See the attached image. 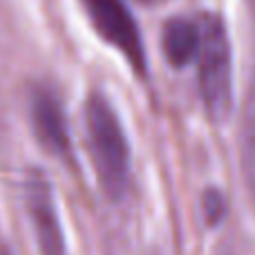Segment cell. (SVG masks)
I'll return each mask as SVG.
<instances>
[{"instance_id":"obj_2","label":"cell","mask_w":255,"mask_h":255,"mask_svg":"<svg viewBox=\"0 0 255 255\" xmlns=\"http://www.w3.org/2000/svg\"><path fill=\"white\" fill-rule=\"evenodd\" d=\"M199 94L206 115L222 124L233 110V54L222 18H202V47L197 54Z\"/></svg>"},{"instance_id":"obj_7","label":"cell","mask_w":255,"mask_h":255,"mask_svg":"<svg viewBox=\"0 0 255 255\" xmlns=\"http://www.w3.org/2000/svg\"><path fill=\"white\" fill-rule=\"evenodd\" d=\"M242 170H244V179L247 186L251 190V195L255 197V110L247 117L244 121V130H242Z\"/></svg>"},{"instance_id":"obj_8","label":"cell","mask_w":255,"mask_h":255,"mask_svg":"<svg viewBox=\"0 0 255 255\" xmlns=\"http://www.w3.org/2000/svg\"><path fill=\"white\" fill-rule=\"evenodd\" d=\"M202 213L204 220L211 226H217L226 215V199L217 188H208L202 197Z\"/></svg>"},{"instance_id":"obj_6","label":"cell","mask_w":255,"mask_h":255,"mask_svg":"<svg viewBox=\"0 0 255 255\" xmlns=\"http://www.w3.org/2000/svg\"><path fill=\"white\" fill-rule=\"evenodd\" d=\"M161 47L172 67H186L197 58L202 47V25L188 18H170L163 27Z\"/></svg>"},{"instance_id":"obj_1","label":"cell","mask_w":255,"mask_h":255,"mask_svg":"<svg viewBox=\"0 0 255 255\" xmlns=\"http://www.w3.org/2000/svg\"><path fill=\"white\" fill-rule=\"evenodd\" d=\"M85 128L99 184L110 199H121L130 184V143L119 115L103 94H90Z\"/></svg>"},{"instance_id":"obj_4","label":"cell","mask_w":255,"mask_h":255,"mask_svg":"<svg viewBox=\"0 0 255 255\" xmlns=\"http://www.w3.org/2000/svg\"><path fill=\"white\" fill-rule=\"evenodd\" d=\"M22 193H25V208L34 226L40 255H67L65 233H63L49 179L40 170H29Z\"/></svg>"},{"instance_id":"obj_5","label":"cell","mask_w":255,"mask_h":255,"mask_svg":"<svg viewBox=\"0 0 255 255\" xmlns=\"http://www.w3.org/2000/svg\"><path fill=\"white\" fill-rule=\"evenodd\" d=\"M31 126H34L36 139L47 152L58 157L61 161L72 159V139L70 128L65 121V110H63L58 97L47 88H36L31 94Z\"/></svg>"},{"instance_id":"obj_3","label":"cell","mask_w":255,"mask_h":255,"mask_svg":"<svg viewBox=\"0 0 255 255\" xmlns=\"http://www.w3.org/2000/svg\"><path fill=\"white\" fill-rule=\"evenodd\" d=\"M83 7L99 34L124 54L136 74L143 76L148 70L143 38L126 0H83Z\"/></svg>"}]
</instances>
